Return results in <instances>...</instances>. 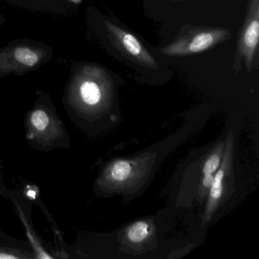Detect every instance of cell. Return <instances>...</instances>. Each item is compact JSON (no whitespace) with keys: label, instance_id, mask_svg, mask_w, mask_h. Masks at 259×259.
<instances>
[{"label":"cell","instance_id":"6da1fadb","mask_svg":"<svg viewBox=\"0 0 259 259\" xmlns=\"http://www.w3.org/2000/svg\"><path fill=\"white\" fill-rule=\"evenodd\" d=\"M154 158L155 154L148 152L131 159L113 160L98 177L97 187L105 193H119L137 189L148 180Z\"/></svg>","mask_w":259,"mask_h":259},{"label":"cell","instance_id":"7a4b0ae2","mask_svg":"<svg viewBox=\"0 0 259 259\" xmlns=\"http://www.w3.org/2000/svg\"><path fill=\"white\" fill-rule=\"evenodd\" d=\"M27 140L39 151H52L69 146V135L60 116L44 106H37L25 119Z\"/></svg>","mask_w":259,"mask_h":259},{"label":"cell","instance_id":"3957f363","mask_svg":"<svg viewBox=\"0 0 259 259\" xmlns=\"http://www.w3.org/2000/svg\"><path fill=\"white\" fill-rule=\"evenodd\" d=\"M233 154L234 138L233 133H230L226 139L225 148L221 165L215 174L206 198L203 224H207L210 221L215 212L230 197L232 189L234 186Z\"/></svg>","mask_w":259,"mask_h":259},{"label":"cell","instance_id":"277c9868","mask_svg":"<svg viewBox=\"0 0 259 259\" xmlns=\"http://www.w3.org/2000/svg\"><path fill=\"white\" fill-rule=\"evenodd\" d=\"M228 31L224 29H204L189 32L161 50L169 57H183L203 52L227 38Z\"/></svg>","mask_w":259,"mask_h":259},{"label":"cell","instance_id":"5b68a950","mask_svg":"<svg viewBox=\"0 0 259 259\" xmlns=\"http://www.w3.org/2000/svg\"><path fill=\"white\" fill-rule=\"evenodd\" d=\"M156 241V227L150 219L139 220L130 224L121 234V245L132 253L144 252Z\"/></svg>","mask_w":259,"mask_h":259},{"label":"cell","instance_id":"8992f818","mask_svg":"<svg viewBox=\"0 0 259 259\" xmlns=\"http://www.w3.org/2000/svg\"><path fill=\"white\" fill-rule=\"evenodd\" d=\"M0 193L4 197L8 198L13 203L15 207V211L19 215V218L22 221V224L25 228L27 237L31 243L34 251V257L35 258H55L56 256L52 255L51 252L48 251L45 247V244L39 237L37 233L34 230L32 221L30 217L29 212L27 211V207H25L23 201L21 199V197L12 190L6 189L5 187L0 188Z\"/></svg>","mask_w":259,"mask_h":259},{"label":"cell","instance_id":"52a82bcc","mask_svg":"<svg viewBox=\"0 0 259 259\" xmlns=\"http://www.w3.org/2000/svg\"><path fill=\"white\" fill-rule=\"evenodd\" d=\"M106 27L114 38L115 43L127 56L143 66L157 67L155 60L134 35L110 22H106Z\"/></svg>","mask_w":259,"mask_h":259},{"label":"cell","instance_id":"ba28073f","mask_svg":"<svg viewBox=\"0 0 259 259\" xmlns=\"http://www.w3.org/2000/svg\"><path fill=\"white\" fill-rule=\"evenodd\" d=\"M106 101V91L95 80L86 79L78 88V108L81 113L92 115L102 110Z\"/></svg>","mask_w":259,"mask_h":259},{"label":"cell","instance_id":"9c48e42d","mask_svg":"<svg viewBox=\"0 0 259 259\" xmlns=\"http://www.w3.org/2000/svg\"><path fill=\"white\" fill-rule=\"evenodd\" d=\"M251 14L247 21L241 37V54L245 57L247 68L251 67L257 51L259 37L258 0H252Z\"/></svg>","mask_w":259,"mask_h":259},{"label":"cell","instance_id":"30bf717a","mask_svg":"<svg viewBox=\"0 0 259 259\" xmlns=\"http://www.w3.org/2000/svg\"><path fill=\"white\" fill-rule=\"evenodd\" d=\"M226 140H222L212 148L204 157L201 164V177L198 183V198L201 201H205L210 185L217 170L221 165L225 148Z\"/></svg>","mask_w":259,"mask_h":259},{"label":"cell","instance_id":"8fae6325","mask_svg":"<svg viewBox=\"0 0 259 259\" xmlns=\"http://www.w3.org/2000/svg\"><path fill=\"white\" fill-rule=\"evenodd\" d=\"M14 56L19 63L28 67H33L39 62L38 55L28 48L21 47L16 48L14 51Z\"/></svg>","mask_w":259,"mask_h":259},{"label":"cell","instance_id":"7c38bea8","mask_svg":"<svg viewBox=\"0 0 259 259\" xmlns=\"http://www.w3.org/2000/svg\"><path fill=\"white\" fill-rule=\"evenodd\" d=\"M34 258V255L30 251L19 248L0 246V259H30Z\"/></svg>","mask_w":259,"mask_h":259},{"label":"cell","instance_id":"4fadbf2b","mask_svg":"<svg viewBox=\"0 0 259 259\" xmlns=\"http://www.w3.org/2000/svg\"><path fill=\"white\" fill-rule=\"evenodd\" d=\"M1 169H2V166H1V163H0V178H1V174H2V172H1Z\"/></svg>","mask_w":259,"mask_h":259},{"label":"cell","instance_id":"5bb4252c","mask_svg":"<svg viewBox=\"0 0 259 259\" xmlns=\"http://www.w3.org/2000/svg\"><path fill=\"white\" fill-rule=\"evenodd\" d=\"M72 1H76V0H72Z\"/></svg>","mask_w":259,"mask_h":259}]
</instances>
